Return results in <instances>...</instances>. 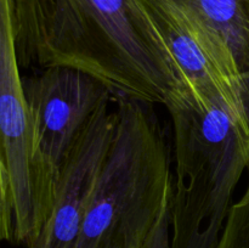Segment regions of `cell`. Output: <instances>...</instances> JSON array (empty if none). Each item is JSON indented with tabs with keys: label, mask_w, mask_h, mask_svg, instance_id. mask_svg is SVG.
Listing matches in <instances>:
<instances>
[{
	"label": "cell",
	"mask_w": 249,
	"mask_h": 248,
	"mask_svg": "<svg viewBox=\"0 0 249 248\" xmlns=\"http://www.w3.org/2000/svg\"><path fill=\"white\" fill-rule=\"evenodd\" d=\"M24 70L67 66L126 97L168 109L191 102L141 0H10Z\"/></svg>",
	"instance_id": "1"
},
{
	"label": "cell",
	"mask_w": 249,
	"mask_h": 248,
	"mask_svg": "<svg viewBox=\"0 0 249 248\" xmlns=\"http://www.w3.org/2000/svg\"><path fill=\"white\" fill-rule=\"evenodd\" d=\"M117 101V126L75 248H140L174 189L170 148L153 105Z\"/></svg>",
	"instance_id": "2"
},
{
	"label": "cell",
	"mask_w": 249,
	"mask_h": 248,
	"mask_svg": "<svg viewBox=\"0 0 249 248\" xmlns=\"http://www.w3.org/2000/svg\"><path fill=\"white\" fill-rule=\"evenodd\" d=\"M174 128L172 248H216L249 165V112L192 104L168 109Z\"/></svg>",
	"instance_id": "3"
},
{
	"label": "cell",
	"mask_w": 249,
	"mask_h": 248,
	"mask_svg": "<svg viewBox=\"0 0 249 248\" xmlns=\"http://www.w3.org/2000/svg\"><path fill=\"white\" fill-rule=\"evenodd\" d=\"M12 28L11 1L0 0V151L12 179L15 243L28 247L53 209L56 182L36 162Z\"/></svg>",
	"instance_id": "4"
},
{
	"label": "cell",
	"mask_w": 249,
	"mask_h": 248,
	"mask_svg": "<svg viewBox=\"0 0 249 248\" xmlns=\"http://www.w3.org/2000/svg\"><path fill=\"white\" fill-rule=\"evenodd\" d=\"M22 84L34 159L57 184L61 168L75 142L112 94L91 74L67 66L22 77Z\"/></svg>",
	"instance_id": "5"
},
{
	"label": "cell",
	"mask_w": 249,
	"mask_h": 248,
	"mask_svg": "<svg viewBox=\"0 0 249 248\" xmlns=\"http://www.w3.org/2000/svg\"><path fill=\"white\" fill-rule=\"evenodd\" d=\"M116 126L117 111H109V102H106L94 114L63 163L50 215L27 248H75Z\"/></svg>",
	"instance_id": "6"
},
{
	"label": "cell",
	"mask_w": 249,
	"mask_h": 248,
	"mask_svg": "<svg viewBox=\"0 0 249 248\" xmlns=\"http://www.w3.org/2000/svg\"><path fill=\"white\" fill-rule=\"evenodd\" d=\"M218 32L238 67L249 72V0H177Z\"/></svg>",
	"instance_id": "7"
},
{
	"label": "cell",
	"mask_w": 249,
	"mask_h": 248,
	"mask_svg": "<svg viewBox=\"0 0 249 248\" xmlns=\"http://www.w3.org/2000/svg\"><path fill=\"white\" fill-rule=\"evenodd\" d=\"M216 248H249V165L247 189L231 206Z\"/></svg>",
	"instance_id": "8"
},
{
	"label": "cell",
	"mask_w": 249,
	"mask_h": 248,
	"mask_svg": "<svg viewBox=\"0 0 249 248\" xmlns=\"http://www.w3.org/2000/svg\"><path fill=\"white\" fill-rule=\"evenodd\" d=\"M16 209L11 174L0 151V241L15 243Z\"/></svg>",
	"instance_id": "9"
},
{
	"label": "cell",
	"mask_w": 249,
	"mask_h": 248,
	"mask_svg": "<svg viewBox=\"0 0 249 248\" xmlns=\"http://www.w3.org/2000/svg\"><path fill=\"white\" fill-rule=\"evenodd\" d=\"M172 198L173 192L165 201L157 223L155 224V226L140 248H172V243H170V206H172Z\"/></svg>",
	"instance_id": "10"
}]
</instances>
